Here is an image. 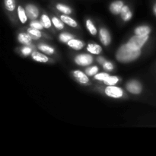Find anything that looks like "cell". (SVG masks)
<instances>
[{"label": "cell", "instance_id": "5b68a950", "mask_svg": "<svg viewBox=\"0 0 156 156\" xmlns=\"http://www.w3.org/2000/svg\"><path fill=\"white\" fill-rule=\"evenodd\" d=\"M75 62L79 66H88L93 62V58L89 54H79L76 57Z\"/></svg>", "mask_w": 156, "mask_h": 156}, {"label": "cell", "instance_id": "8992f818", "mask_svg": "<svg viewBox=\"0 0 156 156\" xmlns=\"http://www.w3.org/2000/svg\"><path fill=\"white\" fill-rule=\"evenodd\" d=\"M25 10L27 17L31 20L36 19L38 17V15H39V10H38V9L36 6L32 4L27 5L25 8Z\"/></svg>", "mask_w": 156, "mask_h": 156}, {"label": "cell", "instance_id": "603a6c76", "mask_svg": "<svg viewBox=\"0 0 156 156\" xmlns=\"http://www.w3.org/2000/svg\"><path fill=\"white\" fill-rule=\"evenodd\" d=\"M27 32L32 37V38H34V39H37V38H39L41 37V31H40V30H37V29H34L31 27V28H29L27 30Z\"/></svg>", "mask_w": 156, "mask_h": 156}, {"label": "cell", "instance_id": "e0dca14e", "mask_svg": "<svg viewBox=\"0 0 156 156\" xmlns=\"http://www.w3.org/2000/svg\"><path fill=\"white\" fill-rule=\"evenodd\" d=\"M20 43L23 44H29L32 40V37L29 34H20L18 37Z\"/></svg>", "mask_w": 156, "mask_h": 156}, {"label": "cell", "instance_id": "d6a6232c", "mask_svg": "<svg viewBox=\"0 0 156 156\" xmlns=\"http://www.w3.org/2000/svg\"><path fill=\"white\" fill-rule=\"evenodd\" d=\"M153 12H154V14H155V15L156 16V3L155 5H154V6H153Z\"/></svg>", "mask_w": 156, "mask_h": 156}, {"label": "cell", "instance_id": "f546056e", "mask_svg": "<svg viewBox=\"0 0 156 156\" xmlns=\"http://www.w3.org/2000/svg\"><path fill=\"white\" fill-rule=\"evenodd\" d=\"M103 67L107 71H111V70L114 69V65L110 62H105L103 64Z\"/></svg>", "mask_w": 156, "mask_h": 156}, {"label": "cell", "instance_id": "7c38bea8", "mask_svg": "<svg viewBox=\"0 0 156 156\" xmlns=\"http://www.w3.org/2000/svg\"><path fill=\"white\" fill-rule=\"evenodd\" d=\"M31 56L34 60L40 62H47L49 59L47 56L39 52H33L31 53Z\"/></svg>", "mask_w": 156, "mask_h": 156}, {"label": "cell", "instance_id": "7402d4cb", "mask_svg": "<svg viewBox=\"0 0 156 156\" xmlns=\"http://www.w3.org/2000/svg\"><path fill=\"white\" fill-rule=\"evenodd\" d=\"M86 27L91 34L95 35L97 34V29H96L95 26L94 25V24H93L91 20H87L86 21Z\"/></svg>", "mask_w": 156, "mask_h": 156}, {"label": "cell", "instance_id": "1f68e13d", "mask_svg": "<svg viewBox=\"0 0 156 156\" xmlns=\"http://www.w3.org/2000/svg\"><path fill=\"white\" fill-rule=\"evenodd\" d=\"M98 61L99 63L102 64V65H103V64L105 63V62H106V61H105V59H104L103 58H102V57H99L98 59Z\"/></svg>", "mask_w": 156, "mask_h": 156}, {"label": "cell", "instance_id": "ba28073f", "mask_svg": "<svg viewBox=\"0 0 156 156\" xmlns=\"http://www.w3.org/2000/svg\"><path fill=\"white\" fill-rule=\"evenodd\" d=\"M124 6L123 1L121 0H117V1L113 2L110 5V11L114 15H118L121 12L122 9Z\"/></svg>", "mask_w": 156, "mask_h": 156}, {"label": "cell", "instance_id": "277c9868", "mask_svg": "<svg viewBox=\"0 0 156 156\" xmlns=\"http://www.w3.org/2000/svg\"><path fill=\"white\" fill-rule=\"evenodd\" d=\"M126 88L128 91L134 94H140L142 92V89H143L141 84L136 80H133L128 82L126 85Z\"/></svg>", "mask_w": 156, "mask_h": 156}, {"label": "cell", "instance_id": "ac0fdd59", "mask_svg": "<svg viewBox=\"0 0 156 156\" xmlns=\"http://www.w3.org/2000/svg\"><path fill=\"white\" fill-rule=\"evenodd\" d=\"M56 9L59 12H62L64 15H70L72 13V9L69 6L63 4H57L56 5Z\"/></svg>", "mask_w": 156, "mask_h": 156}, {"label": "cell", "instance_id": "6da1fadb", "mask_svg": "<svg viewBox=\"0 0 156 156\" xmlns=\"http://www.w3.org/2000/svg\"><path fill=\"white\" fill-rule=\"evenodd\" d=\"M141 54V50H133L125 45L121 46L118 49L116 54L117 59L120 62L126 63L136 60Z\"/></svg>", "mask_w": 156, "mask_h": 156}, {"label": "cell", "instance_id": "d6986e66", "mask_svg": "<svg viewBox=\"0 0 156 156\" xmlns=\"http://www.w3.org/2000/svg\"><path fill=\"white\" fill-rule=\"evenodd\" d=\"M39 49L44 53H47V54H53L54 53V49L53 47H51L50 46L46 45V44H41L39 46Z\"/></svg>", "mask_w": 156, "mask_h": 156}, {"label": "cell", "instance_id": "2e32d148", "mask_svg": "<svg viewBox=\"0 0 156 156\" xmlns=\"http://www.w3.org/2000/svg\"><path fill=\"white\" fill-rule=\"evenodd\" d=\"M17 12H18V18H19L20 21L22 24H24L27 21V18H28L27 15V13H26V10H24L21 6H18V9H17Z\"/></svg>", "mask_w": 156, "mask_h": 156}, {"label": "cell", "instance_id": "cb8c5ba5", "mask_svg": "<svg viewBox=\"0 0 156 156\" xmlns=\"http://www.w3.org/2000/svg\"><path fill=\"white\" fill-rule=\"evenodd\" d=\"M119 79L117 76H109L105 81H104L105 84L108 85H114L118 82Z\"/></svg>", "mask_w": 156, "mask_h": 156}, {"label": "cell", "instance_id": "44dd1931", "mask_svg": "<svg viewBox=\"0 0 156 156\" xmlns=\"http://www.w3.org/2000/svg\"><path fill=\"white\" fill-rule=\"evenodd\" d=\"M41 23L45 28H50L51 27L52 21H50V18L47 15H43L41 17Z\"/></svg>", "mask_w": 156, "mask_h": 156}, {"label": "cell", "instance_id": "9a60e30c", "mask_svg": "<svg viewBox=\"0 0 156 156\" xmlns=\"http://www.w3.org/2000/svg\"><path fill=\"white\" fill-rule=\"evenodd\" d=\"M67 15H62L60 16V18L62 21V22L68 24V25L70 26V27H77V22H76L74 19H73V18H70V17L67 16Z\"/></svg>", "mask_w": 156, "mask_h": 156}, {"label": "cell", "instance_id": "ffe728a7", "mask_svg": "<svg viewBox=\"0 0 156 156\" xmlns=\"http://www.w3.org/2000/svg\"><path fill=\"white\" fill-rule=\"evenodd\" d=\"M5 7L9 12H13L15 9V0H4Z\"/></svg>", "mask_w": 156, "mask_h": 156}, {"label": "cell", "instance_id": "30bf717a", "mask_svg": "<svg viewBox=\"0 0 156 156\" xmlns=\"http://www.w3.org/2000/svg\"><path fill=\"white\" fill-rule=\"evenodd\" d=\"M67 44H68L69 47L76 50H81L84 47V44L82 41L77 39H73V38L70 40V41H69L67 42Z\"/></svg>", "mask_w": 156, "mask_h": 156}, {"label": "cell", "instance_id": "d4e9b609", "mask_svg": "<svg viewBox=\"0 0 156 156\" xmlns=\"http://www.w3.org/2000/svg\"><path fill=\"white\" fill-rule=\"evenodd\" d=\"M52 23H53V25L55 26V27H56V28L59 29V30H62V29H63L64 25L62 20L60 21V20L58 19V18H56V17H53V18H52Z\"/></svg>", "mask_w": 156, "mask_h": 156}, {"label": "cell", "instance_id": "484cf974", "mask_svg": "<svg viewBox=\"0 0 156 156\" xmlns=\"http://www.w3.org/2000/svg\"><path fill=\"white\" fill-rule=\"evenodd\" d=\"M86 74L88 76H94V75H96L98 72V67L96 66H91L89 68H88L86 69Z\"/></svg>", "mask_w": 156, "mask_h": 156}, {"label": "cell", "instance_id": "7a4b0ae2", "mask_svg": "<svg viewBox=\"0 0 156 156\" xmlns=\"http://www.w3.org/2000/svg\"><path fill=\"white\" fill-rule=\"evenodd\" d=\"M149 35H137L136 34L133 37L129 39V41L126 43V46L133 50H141L144 44L149 40Z\"/></svg>", "mask_w": 156, "mask_h": 156}, {"label": "cell", "instance_id": "9c48e42d", "mask_svg": "<svg viewBox=\"0 0 156 156\" xmlns=\"http://www.w3.org/2000/svg\"><path fill=\"white\" fill-rule=\"evenodd\" d=\"M75 78L78 80V82H80L81 84H87L89 81L88 77L84 73H82V71H79V70H76L73 73Z\"/></svg>", "mask_w": 156, "mask_h": 156}, {"label": "cell", "instance_id": "52a82bcc", "mask_svg": "<svg viewBox=\"0 0 156 156\" xmlns=\"http://www.w3.org/2000/svg\"><path fill=\"white\" fill-rule=\"evenodd\" d=\"M99 34H100V40L101 42L102 43V44L105 46H108L111 44V34L108 32V30L105 28H101L99 32Z\"/></svg>", "mask_w": 156, "mask_h": 156}, {"label": "cell", "instance_id": "5bb4252c", "mask_svg": "<svg viewBox=\"0 0 156 156\" xmlns=\"http://www.w3.org/2000/svg\"><path fill=\"white\" fill-rule=\"evenodd\" d=\"M87 50H88L89 53H92V54L98 55V54H100L102 49H101V47L99 46L98 44H88V47H87Z\"/></svg>", "mask_w": 156, "mask_h": 156}, {"label": "cell", "instance_id": "4316f807", "mask_svg": "<svg viewBox=\"0 0 156 156\" xmlns=\"http://www.w3.org/2000/svg\"><path fill=\"white\" fill-rule=\"evenodd\" d=\"M71 39H73V36H72L71 34H69L62 33L59 35V40H60L62 42L67 43Z\"/></svg>", "mask_w": 156, "mask_h": 156}, {"label": "cell", "instance_id": "3957f363", "mask_svg": "<svg viewBox=\"0 0 156 156\" xmlns=\"http://www.w3.org/2000/svg\"><path fill=\"white\" fill-rule=\"evenodd\" d=\"M105 94L114 98H120L123 96V91L119 87H116L114 85H108L105 88Z\"/></svg>", "mask_w": 156, "mask_h": 156}, {"label": "cell", "instance_id": "83f0119b", "mask_svg": "<svg viewBox=\"0 0 156 156\" xmlns=\"http://www.w3.org/2000/svg\"><path fill=\"white\" fill-rule=\"evenodd\" d=\"M109 75L105 73H98V74H96L95 76H94V79L96 80H99V81H105L108 77H109Z\"/></svg>", "mask_w": 156, "mask_h": 156}, {"label": "cell", "instance_id": "8fae6325", "mask_svg": "<svg viewBox=\"0 0 156 156\" xmlns=\"http://www.w3.org/2000/svg\"><path fill=\"white\" fill-rule=\"evenodd\" d=\"M120 14H121L122 19H123L124 21H129V20L131 19V18H132V15H133L130 9H129V8L128 7L127 5L123 6Z\"/></svg>", "mask_w": 156, "mask_h": 156}, {"label": "cell", "instance_id": "f1b7e54d", "mask_svg": "<svg viewBox=\"0 0 156 156\" xmlns=\"http://www.w3.org/2000/svg\"><path fill=\"white\" fill-rule=\"evenodd\" d=\"M30 27H32V28L37 29V30H41V29H43V27H44V25H43V24L41 22L34 21H32V22H30Z\"/></svg>", "mask_w": 156, "mask_h": 156}, {"label": "cell", "instance_id": "4fadbf2b", "mask_svg": "<svg viewBox=\"0 0 156 156\" xmlns=\"http://www.w3.org/2000/svg\"><path fill=\"white\" fill-rule=\"evenodd\" d=\"M151 33V28L149 26L143 25L137 27L135 30V34L137 35H149Z\"/></svg>", "mask_w": 156, "mask_h": 156}, {"label": "cell", "instance_id": "4dcf8cb0", "mask_svg": "<svg viewBox=\"0 0 156 156\" xmlns=\"http://www.w3.org/2000/svg\"><path fill=\"white\" fill-rule=\"evenodd\" d=\"M21 53H22L23 55L24 56H28V55L30 54L31 53V48L28 47H24L21 49Z\"/></svg>", "mask_w": 156, "mask_h": 156}]
</instances>
